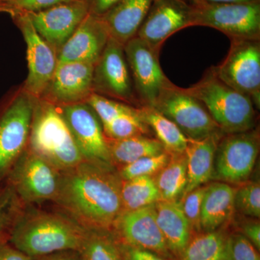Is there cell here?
Wrapping results in <instances>:
<instances>
[{
	"label": "cell",
	"mask_w": 260,
	"mask_h": 260,
	"mask_svg": "<svg viewBox=\"0 0 260 260\" xmlns=\"http://www.w3.org/2000/svg\"><path fill=\"white\" fill-rule=\"evenodd\" d=\"M110 37L102 17L89 13L57 53L58 62L80 61L95 64Z\"/></svg>",
	"instance_id": "cell-19"
},
{
	"label": "cell",
	"mask_w": 260,
	"mask_h": 260,
	"mask_svg": "<svg viewBox=\"0 0 260 260\" xmlns=\"http://www.w3.org/2000/svg\"><path fill=\"white\" fill-rule=\"evenodd\" d=\"M234 208L242 215L250 218L260 217V184L259 181L246 183L234 195Z\"/></svg>",
	"instance_id": "cell-34"
},
{
	"label": "cell",
	"mask_w": 260,
	"mask_h": 260,
	"mask_svg": "<svg viewBox=\"0 0 260 260\" xmlns=\"http://www.w3.org/2000/svg\"><path fill=\"white\" fill-rule=\"evenodd\" d=\"M138 109L143 121L153 130L166 152L170 155L184 153L188 138L175 123L162 115L155 108L141 106Z\"/></svg>",
	"instance_id": "cell-25"
},
{
	"label": "cell",
	"mask_w": 260,
	"mask_h": 260,
	"mask_svg": "<svg viewBox=\"0 0 260 260\" xmlns=\"http://www.w3.org/2000/svg\"><path fill=\"white\" fill-rule=\"evenodd\" d=\"M36 260H83L79 251L68 250L58 251L42 256Z\"/></svg>",
	"instance_id": "cell-42"
},
{
	"label": "cell",
	"mask_w": 260,
	"mask_h": 260,
	"mask_svg": "<svg viewBox=\"0 0 260 260\" xmlns=\"http://www.w3.org/2000/svg\"><path fill=\"white\" fill-rule=\"evenodd\" d=\"M259 0H191V3H204L210 4H237V3H248L257 2Z\"/></svg>",
	"instance_id": "cell-43"
},
{
	"label": "cell",
	"mask_w": 260,
	"mask_h": 260,
	"mask_svg": "<svg viewBox=\"0 0 260 260\" xmlns=\"http://www.w3.org/2000/svg\"><path fill=\"white\" fill-rule=\"evenodd\" d=\"M73 1L74 0H13V3L17 8L23 11L24 13H30Z\"/></svg>",
	"instance_id": "cell-37"
},
{
	"label": "cell",
	"mask_w": 260,
	"mask_h": 260,
	"mask_svg": "<svg viewBox=\"0 0 260 260\" xmlns=\"http://www.w3.org/2000/svg\"><path fill=\"white\" fill-rule=\"evenodd\" d=\"M124 49L140 107H153L162 90L172 83L162 73L159 51L138 37L128 41Z\"/></svg>",
	"instance_id": "cell-12"
},
{
	"label": "cell",
	"mask_w": 260,
	"mask_h": 260,
	"mask_svg": "<svg viewBox=\"0 0 260 260\" xmlns=\"http://www.w3.org/2000/svg\"><path fill=\"white\" fill-rule=\"evenodd\" d=\"M0 10H1V9H0Z\"/></svg>",
	"instance_id": "cell-44"
},
{
	"label": "cell",
	"mask_w": 260,
	"mask_h": 260,
	"mask_svg": "<svg viewBox=\"0 0 260 260\" xmlns=\"http://www.w3.org/2000/svg\"><path fill=\"white\" fill-rule=\"evenodd\" d=\"M89 13L88 0H74L27 14L36 30L57 54Z\"/></svg>",
	"instance_id": "cell-15"
},
{
	"label": "cell",
	"mask_w": 260,
	"mask_h": 260,
	"mask_svg": "<svg viewBox=\"0 0 260 260\" xmlns=\"http://www.w3.org/2000/svg\"><path fill=\"white\" fill-rule=\"evenodd\" d=\"M121 0H90V13L96 16L102 17L112 9Z\"/></svg>",
	"instance_id": "cell-41"
},
{
	"label": "cell",
	"mask_w": 260,
	"mask_h": 260,
	"mask_svg": "<svg viewBox=\"0 0 260 260\" xmlns=\"http://www.w3.org/2000/svg\"><path fill=\"white\" fill-rule=\"evenodd\" d=\"M186 90L205 106L224 134L242 133L255 126V107L250 98L222 81L212 68Z\"/></svg>",
	"instance_id": "cell-4"
},
{
	"label": "cell",
	"mask_w": 260,
	"mask_h": 260,
	"mask_svg": "<svg viewBox=\"0 0 260 260\" xmlns=\"http://www.w3.org/2000/svg\"><path fill=\"white\" fill-rule=\"evenodd\" d=\"M37 99L23 92L0 118V181L8 174L28 143Z\"/></svg>",
	"instance_id": "cell-11"
},
{
	"label": "cell",
	"mask_w": 260,
	"mask_h": 260,
	"mask_svg": "<svg viewBox=\"0 0 260 260\" xmlns=\"http://www.w3.org/2000/svg\"><path fill=\"white\" fill-rule=\"evenodd\" d=\"M0 260H34L8 242L0 245Z\"/></svg>",
	"instance_id": "cell-40"
},
{
	"label": "cell",
	"mask_w": 260,
	"mask_h": 260,
	"mask_svg": "<svg viewBox=\"0 0 260 260\" xmlns=\"http://www.w3.org/2000/svg\"><path fill=\"white\" fill-rule=\"evenodd\" d=\"M206 189L207 186H200L184 195L180 200L183 211L190 224L192 232L200 230L202 204Z\"/></svg>",
	"instance_id": "cell-36"
},
{
	"label": "cell",
	"mask_w": 260,
	"mask_h": 260,
	"mask_svg": "<svg viewBox=\"0 0 260 260\" xmlns=\"http://www.w3.org/2000/svg\"><path fill=\"white\" fill-rule=\"evenodd\" d=\"M94 65L80 61L58 62L40 99L58 107L85 102L93 93Z\"/></svg>",
	"instance_id": "cell-18"
},
{
	"label": "cell",
	"mask_w": 260,
	"mask_h": 260,
	"mask_svg": "<svg viewBox=\"0 0 260 260\" xmlns=\"http://www.w3.org/2000/svg\"><path fill=\"white\" fill-rule=\"evenodd\" d=\"M157 223L172 254L181 255L192 236L180 200H159L154 204Z\"/></svg>",
	"instance_id": "cell-22"
},
{
	"label": "cell",
	"mask_w": 260,
	"mask_h": 260,
	"mask_svg": "<svg viewBox=\"0 0 260 260\" xmlns=\"http://www.w3.org/2000/svg\"><path fill=\"white\" fill-rule=\"evenodd\" d=\"M170 158V154L164 151L158 155L144 157L124 166L118 173L121 180H128L143 176L153 177L169 162Z\"/></svg>",
	"instance_id": "cell-32"
},
{
	"label": "cell",
	"mask_w": 260,
	"mask_h": 260,
	"mask_svg": "<svg viewBox=\"0 0 260 260\" xmlns=\"http://www.w3.org/2000/svg\"><path fill=\"white\" fill-rule=\"evenodd\" d=\"M259 150V132L254 129L225 134L215 151L213 179L242 184L250 177Z\"/></svg>",
	"instance_id": "cell-9"
},
{
	"label": "cell",
	"mask_w": 260,
	"mask_h": 260,
	"mask_svg": "<svg viewBox=\"0 0 260 260\" xmlns=\"http://www.w3.org/2000/svg\"><path fill=\"white\" fill-rule=\"evenodd\" d=\"M177 124L189 139L200 140L223 133L205 106L172 83L162 90L153 107Z\"/></svg>",
	"instance_id": "cell-7"
},
{
	"label": "cell",
	"mask_w": 260,
	"mask_h": 260,
	"mask_svg": "<svg viewBox=\"0 0 260 260\" xmlns=\"http://www.w3.org/2000/svg\"><path fill=\"white\" fill-rule=\"evenodd\" d=\"M109 230L87 229L79 249L83 260H123L115 236Z\"/></svg>",
	"instance_id": "cell-28"
},
{
	"label": "cell",
	"mask_w": 260,
	"mask_h": 260,
	"mask_svg": "<svg viewBox=\"0 0 260 260\" xmlns=\"http://www.w3.org/2000/svg\"><path fill=\"white\" fill-rule=\"evenodd\" d=\"M93 93L140 107L124 52V44L110 37L94 65Z\"/></svg>",
	"instance_id": "cell-10"
},
{
	"label": "cell",
	"mask_w": 260,
	"mask_h": 260,
	"mask_svg": "<svg viewBox=\"0 0 260 260\" xmlns=\"http://www.w3.org/2000/svg\"><path fill=\"white\" fill-rule=\"evenodd\" d=\"M104 135L109 140H122L138 135H148L150 128L140 116L137 107L133 112L118 116L103 126Z\"/></svg>",
	"instance_id": "cell-30"
},
{
	"label": "cell",
	"mask_w": 260,
	"mask_h": 260,
	"mask_svg": "<svg viewBox=\"0 0 260 260\" xmlns=\"http://www.w3.org/2000/svg\"><path fill=\"white\" fill-rule=\"evenodd\" d=\"M223 260H260L257 249L242 234L225 239Z\"/></svg>",
	"instance_id": "cell-35"
},
{
	"label": "cell",
	"mask_w": 260,
	"mask_h": 260,
	"mask_svg": "<svg viewBox=\"0 0 260 260\" xmlns=\"http://www.w3.org/2000/svg\"><path fill=\"white\" fill-rule=\"evenodd\" d=\"M87 229L68 215L20 210L8 243L34 260L61 251H79Z\"/></svg>",
	"instance_id": "cell-2"
},
{
	"label": "cell",
	"mask_w": 260,
	"mask_h": 260,
	"mask_svg": "<svg viewBox=\"0 0 260 260\" xmlns=\"http://www.w3.org/2000/svg\"><path fill=\"white\" fill-rule=\"evenodd\" d=\"M107 143L113 165L118 164L122 167L144 157L165 151L156 138L148 135H138L122 140L107 139Z\"/></svg>",
	"instance_id": "cell-24"
},
{
	"label": "cell",
	"mask_w": 260,
	"mask_h": 260,
	"mask_svg": "<svg viewBox=\"0 0 260 260\" xmlns=\"http://www.w3.org/2000/svg\"><path fill=\"white\" fill-rule=\"evenodd\" d=\"M191 26L210 27L234 39H260V2L237 4L191 3Z\"/></svg>",
	"instance_id": "cell-5"
},
{
	"label": "cell",
	"mask_w": 260,
	"mask_h": 260,
	"mask_svg": "<svg viewBox=\"0 0 260 260\" xmlns=\"http://www.w3.org/2000/svg\"><path fill=\"white\" fill-rule=\"evenodd\" d=\"M223 135V133H216L200 140L188 138L184 151L187 181L182 197L213 179L215 151Z\"/></svg>",
	"instance_id": "cell-20"
},
{
	"label": "cell",
	"mask_w": 260,
	"mask_h": 260,
	"mask_svg": "<svg viewBox=\"0 0 260 260\" xmlns=\"http://www.w3.org/2000/svg\"><path fill=\"white\" fill-rule=\"evenodd\" d=\"M191 18L192 5L186 0H153L137 37L160 51L170 36L191 26Z\"/></svg>",
	"instance_id": "cell-17"
},
{
	"label": "cell",
	"mask_w": 260,
	"mask_h": 260,
	"mask_svg": "<svg viewBox=\"0 0 260 260\" xmlns=\"http://www.w3.org/2000/svg\"><path fill=\"white\" fill-rule=\"evenodd\" d=\"M27 47L28 74L24 92L40 99L50 83L57 66V54L36 30L27 13L18 18Z\"/></svg>",
	"instance_id": "cell-16"
},
{
	"label": "cell",
	"mask_w": 260,
	"mask_h": 260,
	"mask_svg": "<svg viewBox=\"0 0 260 260\" xmlns=\"http://www.w3.org/2000/svg\"><path fill=\"white\" fill-rule=\"evenodd\" d=\"M242 234L255 246L260 249V224L259 221H250L243 224Z\"/></svg>",
	"instance_id": "cell-39"
},
{
	"label": "cell",
	"mask_w": 260,
	"mask_h": 260,
	"mask_svg": "<svg viewBox=\"0 0 260 260\" xmlns=\"http://www.w3.org/2000/svg\"><path fill=\"white\" fill-rule=\"evenodd\" d=\"M225 234L220 231L204 232L191 236L181 254L182 260H223Z\"/></svg>",
	"instance_id": "cell-29"
},
{
	"label": "cell",
	"mask_w": 260,
	"mask_h": 260,
	"mask_svg": "<svg viewBox=\"0 0 260 260\" xmlns=\"http://www.w3.org/2000/svg\"><path fill=\"white\" fill-rule=\"evenodd\" d=\"M20 201L9 185L0 190V245L8 242L10 228L20 211Z\"/></svg>",
	"instance_id": "cell-33"
},
{
	"label": "cell",
	"mask_w": 260,
	"mask_h": 260,
	"mask_svg": "<svg viewBox=\"0 0 260 260\" xmlns=\"http://www.w3.org/2000/svg\"><path fill=\"white\" fill-rule=\"evenodd\" d=\"M123 260H170L153 251L133 247L118 242Z\"/></svg>",
	"instance_id": "cell-38"
},
{
	"label": "cell",
	"mask_w": 260,
	"mask_h": 260,
	"mask_svg": "<svg viewBox=\"0 0 260 260\" xmlns=\"http://www.w3.org/2000/svg\"><path fill=\"white\" fill-rule=\"evenodd\" d=\"M59 107L84 160L114 167L102 122L90 106L80 102Z\"/></svg>",
	"instance_id": "cell-13"
},
{
	"label": "cell",
	"mask_w": 260,
	"mask_h": 260,
	"mask_svg": "<svg viewBox=\"0 0 260 260\" xmlns=\"http://www.w3.org/2000/svg\"><path fill=\"white\" fill-rule=\"evenodd\" d=\"M153 0H121L102 18L110 37L122 44L137 37Z\"/></svg>",
	"instance_id": "cell-21"
},
{
	"label": "cell",
	"mask_w": 260,
	"mask_h": 260,
	"mask_svg": "<svg viewBox=\"0 0 260 260\" xmlns=\"http://www.w3.org/2000/svg\"><path fill=\"white\" fill-rule=\"evenodd\" d=\"M260 39H231L230 49L221 64L212 67L215 74L229 86L260 106Z\"/></svg>",
	"instance_id": "cell-6"
},
{
	"label": "cell",
	"mask_w": 260,
	"mask_h": 260,
	"mask_svg": "<svg viewBox=\"0 0 260 260\" xmlns=\"http://www.w3.org/2000/svg\"><path fill=\"white\" fill-rule=\"evenodd\" d=\"M113 228L116 231V240L121 244L153 251L167 259L172 257L157 223L154 204L122 212Z\"/></svg>",
	"instance_id": "cell-14"
},
{
	"label": "cell",
	"mask_w": 260,
	"mask_h": 260,
	"mask_svg": "<svg viewBox=\"0 0 260 260\" xmlns=\"http://www.w3.org/2000/svg\"><path fill=\"white\" fill-rule=\"evenodd\" d=\"M236 189L222 181L207 186L202 204L200 229L212 232L227 223L234 213Z\"/></svg>",
	"instance_id": "cell-23"
},
{
	"label": "cell",
	"mask_w": 260,
	"mask_h": 260,
	"mask_svg": "<svg viewBox=\"0 0 260 260\" xmlns=\"http://www.w3.org/2000/svg\"><path fill=\"white\" fill-rule=\"evenodd\" d=\"M121 198L122 212L140 209L160 200L153 178L149 176L121 180Z\"/></svg>",
	"instance_id": "cell-27"
},
{
	"label": "cell",
	"mask_w": 260,
	"mask_h": 260,
	"mask_svg": "<svg viewBox=\"0 0 260 260\" xmlns=\"http://www.w3.org/2000/svg\"><path fill=\"white\" fill-rule=\"evenodd\" d=\"M28 143L32 152L59 172L85 160L60 108L43 99L36 100Z\"/></svg>",
	"instance_id": "cell-3"
},
{
	"label": "cell",
	"mask_w": 260,
	"mask_h": 260,
	"mask_svg": "<svg viewBox=\"0 0 260 260\" xmlns=\"http://www.w3.org/2000/svg\"><path fill=\"white\" fill-rule=\"evenodd\" d=\"M153 179L160 200L173 201L181 198L187 181L185 154L171 155L169 162L155 174Z\"/></svg>",
	"instance_id": "cell-26"
},
{
	"label": "cell",
	"mask_w": 260,
	"mask_h": 260,
	"mask_svg": "<svg viewBox=\"0 0 260 260\" xmlns=\"http://www.w3.org/2000/svg\"><path fill=\"white\" fill-rule=\"evenodd\" d=\"M121 187L113 166L83 160L61 171L53 201L83 227L110 231L122 212Z\"/></svg>",
	"instance_id": "cell-1"
},
{
	"label": "cell",
	"mask_w": 260,
	"mask_h": 260,
	"mask_svg": "<svg viewBox=\"0 0 260 260\" xmlns=\"http://www.w3.org/2000/svg\"><path fill=\"white\" fill-rule=\"evenodd\" d=\"M85 102L93 109L103 126L118 116L133 112L137 108L95 93L90 94Z\"/></svg>",
	"instance_id": "cell-31"
},
{
	"label": "cell",
	"mask_w": 260,
	"mask_h": 260,
	"mask_svg": "<svg viewBox=\"0 0 260 260\" xmlns=\"http://www.w3.org/2000/svg\"><path fill=\"white\" fill-rule=\"evenodd\" d=\"M60 172L47 160L25 150L8 174V185L19 200L26 204H39L55 198Z\"/></svg>",
	"instance_id": "cell-8"
}]
</instances>
